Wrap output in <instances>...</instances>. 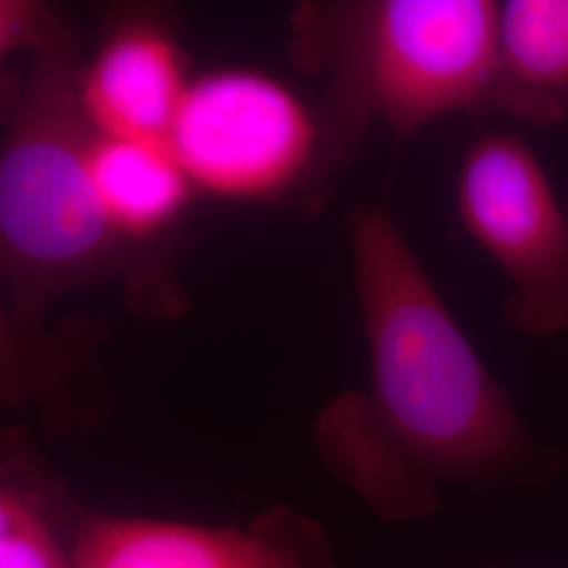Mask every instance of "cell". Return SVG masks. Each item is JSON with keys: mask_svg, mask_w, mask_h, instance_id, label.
<instances>
[{"mask_svg": "<svg viewBox=\"0 0 568 568\" xmlns=\"http://www.w3.org/2000/svg\"><path fill=\"white\" fill-rule=\"evenodd\" d=\"M318 140L291 87L262 70L222 68L192 79L166 143L196 192L260 203L304 178Z\"/></svg>", "mask_w": 568, "mask_h": 568, "instance_id": "277c9868", "label": "cell"}, {"mask_svg": "<svg viewBox=\"0 0 568 568\" xmlns=\"http://www.w3.org/2000/svg\"><path fill=\"white\" fill-rule=\"evenodd\" d=\"M455 199L464 230L511 284L509 325L528 335L568 328V213L527 142L511 133L478 138Z\"/></svg>", "mask_w": 568, "mask_h": 568, "instance_id": "5b68a950", "label": "cell"}, {"mask_svg": "<svg viewBox=\"0 0 568 568\" xmlns=\"http://www.w3.org/2000/svg\"><path fill=\"white\" fill-rule=\"evenodd\" d=\"M47 9L37 2L2 0L0 2V53L13 55L23 47H34L41 34Z\"/></svg>", "mask_w": 568, "mask_h": 568, "instance_id": "8fae6325", "label": "cell"}, {"mask_svg": "<svg viewBox=\"0 0 568 568\" xmlns=\"http://www.w3.org/2000/svg\"><path fill=\"white\" fill-rule=\"evenodd\" d=\"M87 164L103 217L126 246L159 239L178 224L196 194L166 142L105 138L93 131Z\"/></svg>", "mask_w": 568, "mask_h": 568, "instance_id": "ba28073f", "label": "cell"}, {"mask_svg": "<svg viewBox=\"0 0 568 568\" xmlns=\"http://www.w3.org/2000/svg\"><path fill=\"white\" fill-rule=\"evenodd\" d=\"M180 42L156 21H122L81 68V103L95 133L166 142L190 87Z\"/></svg>", "mask_w": 568, "mask_h": 568, "instance_id": "52a82bcc", "label": "cell"}, {"mask_svg": "<svg viewBox=\"0 0 568 568\" xmlns=\"http://www.w3.org/2000/svg\"><path fill=\"white\" fill-rule=\"evenodd\" d=\"M493 105L537 124L568 121V0L501 4Z\"/></svg>", "mask_w": 568, "mask_h": 568, "instance_id": "9c48e42d", "label": "cell"}, {"mask_svg": "<svg viewBox=\"0 0 568 568\" xmlns=\"http://www.w3.org/2000/svg\"><path fill=\"white\" fill-rule=\"evenodd\" d=\"M81 68L72 28L47 9L0 154L2 284L9 328L21 333L53 297L112 274L129 253L89 175Z\"/></svg>", "mask_w": 568, "mask_h": 568, "instance_id": "7a4b0ae2", "label": "cell"}, {"mask_svg": "<svg viewBox=\"0 0 568 568\" xmlns=\"http://www.w3.org/2000/svg\"><path fill=\"white\" fill-rule=\"evenodd\" d=\"M0 568H72L65 565L41 499L16 485L0 493Z\"/></svg>", "mask_w": 568, "mask_h": 568, "instance_id": "30bf717a", "label": "cell"}, {"mask_svg": "<svg viewBox=\"0 0 568 568\" xmlns=\"http://www.w3.org/2000/svg\"><path fill=\"white\" fill-rule=\"evenodd\" d=\"M501 4L490 0H373L307 11L310 58L333 70L342 138L382 119L413 135L453 112L493 105Z\"/></svg>", "mask_w": 568, "mask_h": 568, "instance_id": "3957f363", "label": "cell"}, {"mask_svg": "<svg viewBox=\"0 0 568 568\" xmlns=\"http://www.w3.org/2000/svg\"><path fill=\"white\" fill-rule=\"evenodd\" d=\"M72 568H335L325 530L286 509L248 528H204L152 518H81Z\"/></svg>", "mask_w": 568, "mask_h": 568, "instance_id": "8992f818", "label": "cell"}, {"mask_svg": "<svg viewBox=\"0 0 568 568\" xmlns=\"http://www.w3.org/2000/svg\"><path fill=\"white\" fill-rule=\"evenodd\" d=\"M352 255L371 394H347L316 426L326 462L384 518H422L443 483L516 466L528 438L417 255L384 209L354 215Z\"/></svg>", "mask_w": 568, "mask_h": 568, "instance_id": "6da1fadb", "label": "cell"}]
</instances>
